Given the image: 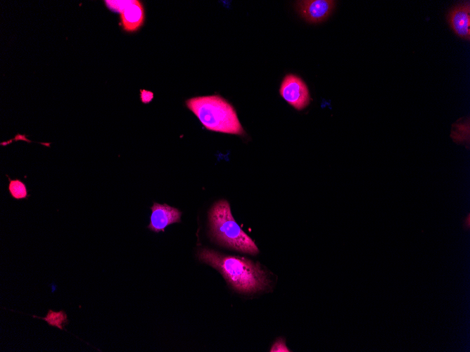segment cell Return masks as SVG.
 <instances>
[{
  "label": "cell",
  "instance_id": "1",
  "mask_svg": "<svg viewBox=\"0 0 470 352\" xmlns=\"http://www.w3.org/2000/svg\"><path fill=\"white\" fill-rule=\"evenodd\" d=\"M197 256L200 261L217 270L228 284L240 293L253 294L269 286L270 280L258 262L209 248L200 249Z\"/></svg>",
  "mask_w": 470,
  "mask_h": 352
},
{
  "label": "cell",
  "instance_id": "2",
  "mask_svg": "<svg viewBox=\"0 0 470 352\" xmlns=\"http://www.w3.org/2000/svg\"><path fill=\"white\" fill-rule=\"evenodd\" d=\"M186 105L210 131L236 135L245 133L234 107L219 95L193 97L188 99Z\"/></svg>",
  "mask_w": 470,
  "mask_h": 352
},
{
  "label": "cell",
  "instance_id": "3",
  "mask_svg": "<svg viewBox=\"0 0 470 352\" xmlns=\"http://www.w3.org/2000/svg\"><path fill=\"white\" fill-rule=\"evenodd\" d=\"M208 221L210 237L220 245L253 255L259 253L253 240L234 220L227 200L222 199L212 204Z\"/></svg>",
  "mask_w": 470,
  "mask_h": 352
},
{
  "label": "cell",
  "instance_id": "4",
  "mask_svg": "<svg viewBox=\"0 0 470 352\" xmlns=\"http://www.w3.org/2000/svg\"><path fill=\"white\" fill-rule=\"evenodd\" d=\"M282 98L295 109L300 110L310 103V96L305 83L298 76L284 77L279 89Z\"/></svg>",
  "mask_w": 470,
  "mask_h": 352
},
{
  "label": "cell",
  "instance_id": "5",
  "mask_svg": "<svg viewBox=\"0 0 470 352\" xmlns=\"http://www.w3.org/2000/svg\"><path fill=\"white\" fill-rule=\"evenodd\" d=\"M336 1L331 0H303L296 3V9L306 21L317 23L325 20L333 12Z\"/></svg>",
  "mask_w": 470,
  "mask_h": 352
},
{
  "label": "cell",
  "instance_id": "6",
  "mask_svg": "<svg viewBox=\"0 0 470 352\" xmlns=\"http://www.w3.org/2000/svg\"><path fill=\"white\" fill-rule=\"evenodd\" d=\"M151 210L150 223L147 228L154 233L163 232L167 226L181 221L182 212L167 204L153 202Z\"/></svg>",
  "mask_w": 470,
  "mask_h": 352
},
{
  "label": "cell",
  "instance_id": "7",
  "mask_svg": "<svg viewBox=\"0 0 470 352\" xmlns=\"http://www.w3.org/2000/svg\"><path fill=\"white\" fill-rule=\"evenodd\" d=\"M447 21L453 32L459 37L470 39V6L464 3L455 6L447 15Z\"/></svg>",
  "mask_w": 470,
  "mask_h": 352
},
{
  "label": "cell",
  "instance_id": "8",
  "mask_svg": "<svg viewBox=\"0 0 470 352\" xmlns=\"http://www.w3.org/2000/svg\"><path fill=\"white\" fill-rule=\"evenodd\" d=\"M122 29L129 32L138 30L144 24L145 19L144 9L139 1L132 2L120 13Z\"/></svg>",
  "mask_w": 470,
  "mask_h": 352
},
{
  "label": "cell",
  "instance_id": "9",
  "mask_svg": "<svg viewBox=\"0 0 470 352\" xmlns=\"http://www.w3.org/2000/svg\"><path fill=\"white\" fill-rule=\"evenodd\" d=\"M33 318L42 319L47 322L49 326L56 327L60 330H64V327L69 323L68 315L63 311H54L49 309L45 317L32 315Z\"/></svg>",
  "mask_w": 470,
  "mask_h": 352
},
{
  "label": "cell",
  "instance_id": "10",
  "mask_svg": "<svg viewBox=\"0 0 470 352\" xmlns=\"http://www.w3.org/2000/svg\"><path fill=\"white\" fill-rule=\"evenodd\" d=\"M8 179V190L13 199L16 200L27 199L30 197L25 183L20 179H11L6 175Z\"/></svg>",
  "mask_w": 470,
  "mask_h": 352
},
{
  "label": "cell",
  "instance_id": "11",
  "mask_svg": "<svg viewBox=\"0 0 470 352\" xmlns=\"http://www.w3.org/2000/svg\"><path fill=\"white\" fill-rule=\"evenodd\" d=\"M106 6L110 11L122 13V12L125 9V8L132 2V0H123V1H108L106 0L104 1Z\"/></svg>",
  "mask_w": 470,
  "mask_h": 352
},
{
  "label": "cell",
  "instance_id": "12",
  "mask_svg": "<svg viewBox=\"0 0 470 352\" xmlns=\"http://www.w3.org/2000/svg\"><path fill=\"white\" fill-rule=\"evenodd\" d=\"M271 352H277V351H290L289 349L286 347L285 341L283 339H279L277 340L272 348H270Z\"/></svg>",
  "mask_w": 470,
  "mask_h": 352
},
{
  "label": "cell",
  "instance_id": "13",
  "mask_svg": "<svg viewBox=\"0 0 470 352\" xmlns=\"http://www.w3.org/2000/svg\"><path fill=\"white\" fill-rule=\"evenodd\" d=\"M140 98L142 103L146 104L153 100V93L151 91L141 89Z\"/></svg>",
  "mask_w": 470,
  "mask_h": 352
}]
</instances>
